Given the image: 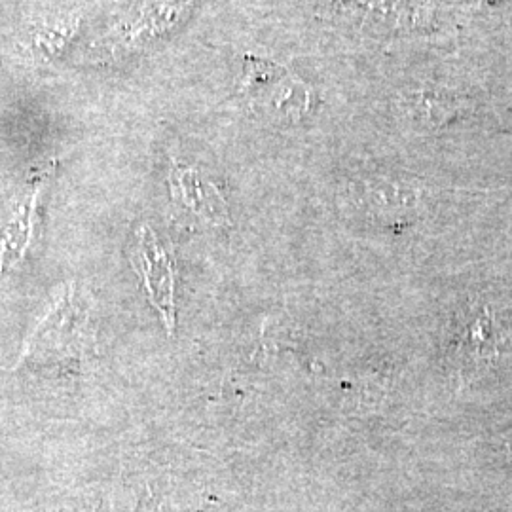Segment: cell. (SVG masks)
<instances>
[{
  "mask_svg": "<svg viewBox=\"0 0 512 512\" xmlns=\"http://www.w3.org/2000/svg\"><path fill=\"white\" fill-rule=\"evenodd\" d=\"M243 92L256 105L281 118H300L310 109L308 88L289 71L266 59H245Z\"/></svg>",
  "mask_w": 512,
  "mask_h": 512,
  "instance_id": "6da1fadb",
  "label": "cell"
},
{
  "mask_svg": "<svg viewBox=\"0 0 512 512\" xmlns=\"http://www.w3.org/2000/svg\"><path fill=\"white\" fill-rule=\"evenodd\" d=\"M131 264L141 275L152 306L160 311L167 332L175 329V262L171 249L156 232L143 226L131 249Z\"/></svg>",
  "mask_w": 512,
  "mask_h": 512,
  "instance_id": "7a4b0ae2",
  "label": "cell"
},
{
  "mask_svg": "<svg viewBox=\"0 0 512 512\" xmlns=\"http://www.w3.org/2000/svg\"><path fill=\"white\" fill-rule=\"evenodd\" d=\"M196 0H143L107 37L116 54L137 52L183 23Z\"/></svg>",
  "mask_w": 512,
  "mask_h": 512,
  "instance_id": "3957f363",
  "label": "cell"
},
{
  "mask_svg": "<svg viewBox=\"0 0 512 512\" xmlns=\"http://www.w3.org/2000/svg\"><path fill=\"white\" fill-rule=\"evenodd\" d=\"M86 319L88 308L71 285V289L57 298L54 308L42 319L23 357L57 359L63 355H74L82 344V325Z\"/></svg>",
  "mask_w": 512,
  "mask_h": 512,
  "instance_id": "277c9868",
  "label": "cell"
},
{
  "mask_svg": "<svg viewBox=\"0 0 512 512\" xmlns=\"http://www.w3.org/2000/svg\"><path fill=\"white\" fill-rule=\"evenodd\" d=\"M169 190L173 207L184 220L207 226H224L230 222L228 205L217 184L209 181L196 167L173 164Z\"/></svg>",
  "mask_w": 512,
  "mask_h": 512,
  "instance_id": "5b68a950",
  "label": "cell"
},
{
  "mask_svg": "<svg viewBox=\"0 0 512 512\" xmlns=\"http://www.w3.org/2000/svg\"><path fill=\"white\" fill-rule=\"evenodd\" d=\"M499 330L494 311L488 306H473L461 315L456 325L450 359L459 376H473L490 365L497 355Z\"/></svg>",
  "mask_w": 512,
  "mask_h": 512,
  "instance_id": "8992f818",
  "label": "cell"
},
{
  "mask_svg": "<svg viewBox=\"0 0 512 512\" xmlns=\"http://www.w3.org/2000/svg\"><path fill=\"white\" fill-rule=\"evenodd\" d=\"M40 188H42L40 181L31 186V192L25 194L23 202L18 205L14 219L4 232V238L0 241V245H2L0 247V270H6L8 264H12V266L18 264L27 251V245H29L31 234H33V222H35V213H37Z\"/></svg>",
  "mask_w": 512,
  "mask_h": 512,
  "instance_id": "52a82bcc",
  "label": "cell"
}]
</instances>
